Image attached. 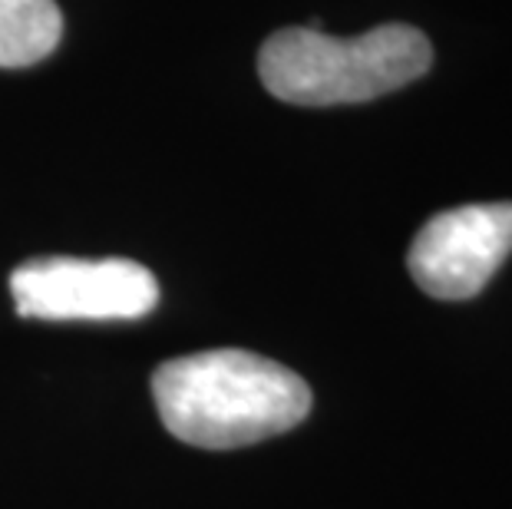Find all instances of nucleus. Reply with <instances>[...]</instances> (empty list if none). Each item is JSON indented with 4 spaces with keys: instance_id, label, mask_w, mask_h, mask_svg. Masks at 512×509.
I'll return each mask as SVG.
<instances>
[{
    "instance_id": "obj_4",
    "label": "nucleus",
    "mask_w": 512,
    "mask_h": 509,
    "mask_svg": "<svg viewBox=\"0 0 512 509\" xmlns=\"http://www.w3.org/2000/svg\"><path fill=\"white\" fill-rule=\"evenodd\" d=\"M512 252V202L460 205L440 212L413 238V281L440 301L479 295Z\"/></svg>"
},
{
    "instance_id": "obj_2",
    "label": "nucleus",
    "mask_w": 512,
    "mask_h": 509,
    "mask_svg": "<svg viewBox=\"0 0 512 509\" xmlns=\"http://www.w3.org/2000/svg\"><path fill=\"white\" fill-rule=\"evenodd\" d=\"M430 63V40L410 24H380L347 40L314 27H285L261 47L258 77L285 103L341 106L394 93L420 80Z\"/></svg>"
},
{
    "instance_id": "obj_5",
    "label": "nucleus",
    "mask_w": 512,
    "mask_h": 509,
    "mask_svg": "<svg viewBox=\"0 0 512 509\" xmlns=\"http://www.w3.org/2000/svg\"><path fill=\"white\" fill-rule=\"evenodd\" d=\"M63 37V14L53 0H0V67L47 60Z\"/></svg>"
},
{
    "instance_id": "obj_3",
    "label": "nucleus",
    "mask_w": 512,
    "mask_h": 509,
    "mask_svg": "<svg viewBox=\"0 0 512 509\" xmlns=\"http://www.w3.org/2000/svg\"><path fill=\"white\" fill-rule=\"evenodd\" d=\"M10 295L20 318L139 321L159 305V281L133 258H34L14 268Z\"/></svg>"
},
{
    "instance_id": "obj_1",
    "label": "nucleus",
    "mask_w": 512,
    "mask_h": 509,
    "mask_svg": "<svg viewBox=\"0 0 512 509\" xmlns=\"http://www.w3.org/2000/svg\"><path fill=\"white\" fill-rule=\"evenodd\" d=\"M152 397L172 437L202 450H235L278 437L311 410V391L298 374L238 348L159 364Z\"/></svg>"
}]
</instances>
